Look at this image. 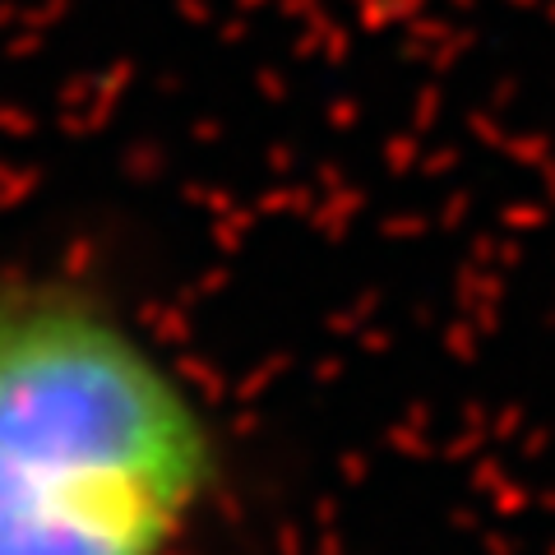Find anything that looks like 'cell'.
Returning a JSON list of instances; mask_svg holds the SVG:
<instances>
[{
  "label": "cell",
  "instance_id": "1",
  "mask_svg": "<svg viewBox=\"0 0 555 555\" xmlns=\"http://www.w3.org/2000/svg\"><path fill=\"white\" fill-rule=\"evenodd\" d=\"M214 430L158 347L75 283L0 287V555H167Z\"/></svg>",
  "mask_w": 555,
  "mask_h": 555
}]
</instances>
